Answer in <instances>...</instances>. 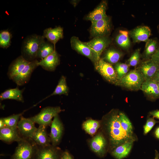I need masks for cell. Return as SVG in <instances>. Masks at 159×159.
<instances>
[{"mask_svg":"<svg viewBox=\"0 0 159 159\" xmlns=\"http://www.w3.org/2000/svg\"><path fill=\"white\" fill-rule=\"evenodd\" d=\"M107 128L110 141L115 148L127 142L134 140L132 135L127 132L123 128L119 114L113 112L107 121Z\"/></svg>","mask_w":159,"mask_h":159,"instance_id":"6da1fadb","label":"cell"},{"mask_svg":"<svg viewBox=\"0 0 159 159\" xmlns=\"http://www.w3.org/2000/svg\"><path fill=\"white\" fill-rule=\"evenodd\" d=\"M44 39L43 36L36 34L27 37L22 44L21 56L29 62L36 59L40 45Z\"/></svg>","mask_w":159,"mask_h":159,"instance_id":"7a4b0ae2","label":"cell"},{"mask_svg":"<svg viewBox=\"0 0 159 159\" xmlns=\"http://www.w3.org/2000/svg\"><path fill=\"white\" fill-rule=\"evenodd\" d=\"M18 143L11 159H32L35 155L38 148L32 139L24 138Z\"/></svg>","mask_w":159,"mask_h":159,"instance_id":"3957f363","label":"cell"},{"mask_svg":"<svg viewBox=\"0 0 159 159\" xmlns=\"http://www.w3.org/2000/svg\"><path fill=\"white\" fill-rule=\"evenodd\" d=\"M145 81L142 75L136 69L131 70L117 82L116 85L131 91L140 90Z\"/></svg>","mask_w":159,"mask_h":159,"instance_id":"277c9868","label":"cell"},{"mask_svg":"<svg viewBox=\"0 0 159 159\" xmlns=\"http://www.w3.org/2000/svg\"><path fill=\"white\" fill-rule=\"evenodd\" d=\"M62 111L60 107H47L42 109L37 115L29 118L35 123L46 127L52 122V119Z\"/></svg>","mask_w":159,"mask_h":159,"instance_id":"5b68a950","label":"cell"},{"mask_svg":"<svg viewBox=\"0 0 159 159\" xmlns=\"http://www.w3.org/2000/svg\"><path fill=\"white\" fill-rule=\"evenodd\" d=\"M70 43L72 49L88 57L95 66L97 64L100 59L95 52L85 42H82L77 37L73 36L70 39Z\"/></svg>","mask_w":159,"mask_h":159,"instance_id":"8992f818","label":"cell"},{"mask_svg":"<svg viewBox=\"0 0 159 159\" xmlns=\"http://www.w3.org/2000/svg\"><path fill=\"white\" fill-rule=\"evenodd\" d=\"M95 67L96 70L107 81L116 85L118 82L117 74L112 64L100 58Z\"/></svg>","mask_w":159,"mask_h":159,"instance_id":"52a82bcc","label":"cell"},{"mask_svg":"<svg viewBox=\"0 0 159 159\" xmlns=\"http://www.w3.org/2000/svg\"><path fill=\"white\" fill-rule=\"evenodd\" d=\"M110 19L108 16L102 20L92 23L91 34L94 37L107 36L111 30Z\"/></svg>","mask_w":159,"mask_h":159,"instance_id":"ba28073f","label":"cell"},{"mask_svg":"<svg viewBox=\"0 0 159 159\" xmlns=\"http://www.w3.org/2000/svg\"><path fill=\"white\" fill-rule=\"evenodd\" d=\"M143 76L145 81L153 80L159 66L151 59L141 62L136 69Z\"/></svg>","mask_w":159,"mask_h":159,"instance_id":"9c48e42d","label":"cell"},{"mask_svg":"<svg viewBox=\"0 0 159 159\" xmlns=\"http://www.w3.org/2000/svg\"><path fill=\"white\" fill-rule=\"evenodd\" d=\"M35 123L29 118L21 117L17 124V129L21 136L26 139H31L36 130Z\"/></svg>","mask_w":159,"mask_h":159,"instance_id":"30bf717a","label":"cell"},{"mask_svg":"<svg viewBox=\"0 0 159 159\" xmlns=\"http://www.w3.org/2000/svg\"><path fill=\"white\" fill-rule=\"evenodd\" d=\"M38 62L36 59L30 62L21 72L14 77L12 80L18 86H21L27 83L29 81L33 71L39 66Z\"/></svg>","mask_w":159,"mask_h":159,"instance_id":"8fae6325","label":"cell"},{"mask_svg":"<svg viewBox=\"0 0 159 159\" xmlns=\"http://www.w3.org/2000/svg\"><path fill=\"white\" fill-rule=\"evenodd\" d=\"M110 42V39L107 36L95 37L90 41L85 43L95 52L100 59L102 52Z\"/></svg>","mask_w":159,"mask_h":159,"instance_id":"7c38bea8","label":"cell"},{"mask_svg":"<svg viewBox=\"0 0 159 159\" xmlns=\"http://www.w3.org/2000/svg\"><path fill=\"white\" fill-rule=\"evenodd\" d=\"M63 128L58 115L54 117L51 124L50 140L54 145H57L61 139Z\"/></svg>","mask_w":159,"mask_h":159,"instance_id":"4fadbf2b","label":"cell"},{"mask_svg":"<svg viewBox=\"0 0 159 159\" xmlns=\"http://www.w3.org/2000/svg\"><path fill=\"white\" fill-rule=\"evenodd\" d=\"M17 129L8 127L0 128V139L8 143L14 141L17 142L23 140Z\"/></svg>","mask_w":159,"mask_h":159,"instance_id":"5bb4252c","label":"cell"},{"mask_svg":"<svg viewBox=\"0 0 159 159\" xmlns=\"http://www.w3.org/2000/svg\"><path fill=\"white\" fill-rule=\"evenodd\" d=\"M141 90L150 100L159 98V90L157 83L153 80L145 81L141 85Z\"/></svg>","mask_w":159,"mask_h":159,"instance_id":"9a60e30c","label":"cell"},{"mask_svg":"<svg viewBox=\"0 0 159 159\" xmlns=\"http://www.w3.org/2000/svg\"><path fill=\"white\" fill-rule=\"evenodd\" d=\"M30 62L21 55L12 61L9 66L7 75L10 80L18 74Z\"/></svg>","mask_w":159,"mask_h":159,"instance_id":"2e32d148","label":"cell"},{"mask_svg":"<svg viewBox=\"0 0 159 159\" xmlns=\"http://www.w3.org/2000/svg\"><path fill=\"white\" fill-rule=\"evenodd\" d=\"M150 28L146 26H140L131 30L129 34L133 42H146L151 35Z\"/></svg>","mask_w":159,"mask_h":159,"instance_id":"e0dca14e","label":"cell"},{"mask_svg":"<svg viewBox=\"0 0 159 159\" xmlns=\"http://www.w3.org/2000/svg\"><path fill=\"white\" fill-rule=\"evenodd\" d=\"M59 62V57L55 50L52 54L39 61L38 65L45 70L53 71Z\"/></svg>","mask_w":159,"mask_h":159,"instance_id":"ac0fdd59","label":"cell"},{"mask_svg":"<svg viewBox=\"0 0 159 159\" xmlns=\"http://www.w3.org/2000/svg\"><path fill=\"white\" fill-rule=\"evenodd\" d=\"M46 128V127L44 126L39 125L32 138V139L36 145L41 147L50 145V139L48 136Z\"/></svg>","mask_w":159,"mask_h":159,"instance_id":"d6986e66","label":"cell"},{"mask_svg":"<svg viewBox=\"0 0 159 159\" xmlns=\"http://www.w3.org/2000/svg\"><path fill=\"white\" fill-rule=\"evenodd\" d=\"M106 141L103 136L101 134L96 135L91 140L90 146L94 152L101 156L106 153Z\"/></svg>","mask_w":159,"mask_h":159,"instance_id":"ffe728a7","label":"cell"},{"mask_svg":"<svg viewBox=\"0 0 159 159\" xmlns=\"http://www.w3.org/2000/svg\"><path fill=\"white\" fill-rule=\"evenodd\" d=\"M107 3L106 1H103L92 11L89 14L86 19L92 23L102 20L107 17L106 10Z\"/></svg>","mask_w":159,"mask_h":159,"instance_id":"44dd1931","label":"cell"},{"mask_svg":"<svg viewBox=\"0 0 159 159\" xmlns=\"http://www.w3.org/2000/svg\"><path fill=\"white\" fill-rule=\"evenodd\" d=\"M43 36L55 47L57 42L63 37V29L60 26L47 28L44 31Z\"/></svg>","mask_w":159,"mask_h":159,"instance_id":"7402d4cb","label":"cell"},{"mask_svg":"<svg viewBox=\"0 0 159 159\" xmlns=\"http://www.w3.org/2000/svg\"><path fill=\"white\" fill-rule=\"evenodd\" d=\"M134 141H128L116 147L112 152V155L117 159L126 158L131 151Z\"/></svg>","mask_w":159,"mask_h":159,"instance_id":"603a6c76","label":"cell"},{"mask_svg":"<svg viewBox=\"0 0 159 159\" xmlns=\"http://www.w3.org/2000/svg\"><path fill=\"white\" fill-rule=\"evenodd\" d=\"M23 91V90H20L18 87L7 89L1 93L0 100H13L23 102H24Z\"/></svg>","mask_w":159,"mask_h":159,"instance_id":"cb8c5ba5","label":"cell"},{"mask_svg":"<svg viewBox=\"0 0 159 159\" xmlns=\"http://www.w3.org/2000/svg\"><path fill=\"white\" fill-rule=\"evenodd\" d=\"M36 159H58L56 150L50 145L38 149L35 154Z\"/></svg>","mask_w":159,"mask_h":159,"instance_id":"d4e9b609","label":"cell"},{"mask_svg":"<svg viewBox=\"0 0 159 159\" xmlns=\"http://www.w3.org/2000/svg\"><path fill=\"white\" fill-rule=\"evenodd\" d=\"M146 42L145 49L142 55L144 60L151 59L159 48V42L156 38L149 39Z\"/></svg>","mask_w":159,"mask_h":159,"instance_id":"484cf974","label":"cell"},{"mask_svg":"<svg viewBox=\"0 0 159 159\" xmlns=\"http://www.w3.org/2000/svg\"><path fill=\"white\" fill-rule=\"evenodd\" d=\"M122 56V53L120 51L115 49L110 48L106 51L102 59L112 65L118 62Z\"/></svg>","mask_w":159,"mask_h":159,"instance_id":"4316f807","label":"cell"},{"mask_svg":"<svg viewBox=\"0 0 159 159\" xmlns=\"http://www.w3.org/2000/svg\"><path fill=\"white\" fill-rule=\"evenodd\" d=\"M55 48L54 45L44 40L40 45L37 58L44 59L53 53L55 50Z\"/></svg>","mask_w":159,"mask_h":159,"instance_id":"83f0119b","label":"cell"},{"mask_svg":"<svg viewBox=\"0 0 159 159\" xmlns=\"http://www.w3.org/2000/svg\"><path fill=\"white\" fill-rule=\"evenodd\" d=\"M129 35L127 31L120 30L115 38V41L118 45L124 49H128L130 44Z\"/></svg>","mask_w":159,"mask_h":159,"instance_id":"f1b7e54d","label":"cell"},{"mask_svg":"<svg viewBox=\"0 0 159 159\" xmlns=\"http://www.w3.org/2000/svg\"><path fill=\"white\" fill-rule=\"evenodd\" d=\"M68 92L69 88L67 84L66 77L62 76L59 80L58 84L53 93L43 100L54 95H67Z\"/></svg>","mask_w":159,"mask_h":159,"instance_id":"f546056e","label":"cell"},{"mask_svg":"<svg viewBox=\"0 0 159 159\" xmlns=\"http://www.w3.org/2000/svg\"><path fill=\"white\" fill-rule=\"evenodd\" d=\"M23 113L13 114L7 117H2L4 124V127L17 129L18 122Z\"/></svg>","mask_w":159,"mask_h":159,"instance_id":"4dcf8cb0","label":"cell"},{"mask_svg":"<svg viewBox=\"0 0 159 159\" xmlns=\"http://www.w3.org/2000/svg\"><path fill=\"white\" fill-rule=\"evenodd\" d=\"M100 124L97 121L90 119L85 122L83 127L87 133L91 135H94L99 127Z\"/></svg>","mask_w":159,"mask_h":159,"instance_id":"1f68e13d","label":"cell"},{"mask_svg":"<svg viewBox=\"0 0 159 159\" xmlns=\"http://www.w3.org/2000/svg\"><path fill=\"white\" fill-rule=\"evenodd\" d=\"M12 34L7 30H1L0 32V47L6 49L11 45Z\"/></svg>","mask_w":159,"mask_h":159,"instance_id":"d6a6232c","label":"cell"},{"mask_svg":"<svg viewBox=\"0 0 159 159\" xmlns=\"http://www.w3.org/2000/svg\"><path fill=\"white\" fill-rule=\"evenodd\" d=\"M129 66L126 63L118 62L114 66L118 81L125 76L129 72Z\"/></svg>","mask_w":159,"mask_h":159,"instance_id":"836d02e7","label":"cell"},{"mask_svg":"<svg viewBox=\"0 0 159 159\" xmlns=\"http://www.w3.org/2000/svg\"><path fill=\"white\" fill-rule=\"evenodd\" d=\"M121 125L123 129L128 134L132 135V127L129 119L123 112L119 113Z\"/></svg>","mask_w":159,"mask_h":159,"instance_id":"e575fe53","label":"cell"},{"mask_svg":"<svg viewBox=\"0 0 159 159\" xmlns=\"http://www.w3.org/2000/svg\"><path fill=\"white\" fill-rule=\"evenodd\" d=\"M141 55L140 49H136L128 59L126 64L129 66H136L139 63Z\"/></svg>","mask_w":159,"mask_h":159,"instance_id":"d590c367","label":"cell"},{"mask_svg":"<svg viewBox=\"0 0 159 159\" xmlns=\"http://www.w3.org/2000/svg\"><path fill=\"white\" fill-rule=\"evenodd\" d=\"M157 122L154 120L153 117L148 118L144 127V134H146L148 133Z\"/></svg>","mask_w":159,"mask_h":159,"instance_id":"8d00e7d4","label":"cell"},{"mask_svg":"<svg viewBox=\"0 0 159 159\" xmlns=\"http://www.w3.org/2000/svg\"><path fill=\"white\" fill-rule=\"evenodd\" d=\"M151 59L159 66V48L156 52L152 56Z\"/></svg>","mask_w":159,"mask_h":159,"instance_id":"74e56055","label":"cell"},{"mask_svg":"<svg viewBox=\"0 0 159 159\" xmlns=\"http://www.w3.org/2000/svg\"><path fill=\"white\" fill-rule=\"evenodd\" d=\"M59 159H72V158L67 151L64 152L61 156Z\"/></svg>","mask_w":159,"mask_h":159,"instance_id":"f35d334b","label":"cell"},{"mask_svg":"<svg viewBox=\"0 0 159 159\" xmlns=\"http://www.w3.org/2000/svg\"><path fill=\"white\" fill-rule=\"evenodd\" d=\"M149 114L153 117H155L159 119V110L152 111L150 112Z\"/></svg>","mask_w":159,"mask_h":159,"instance_id":"ab89813d","label":"cell"},{"mask_svg":"<svg viewBox=\"0 0 159 159\" xmlns=\"http://www.w3.org/2000/svg\"><path fill=\"white\" fill-rule=\"evenodd\" d=\"M153 80L157 82H159V69L157 72Z\"/></svg>","mask_w":159,"mask_h":159,"instance_id":"60d3db41","label":"cell"},{"mask_svg":"<svg viewBox=\"0 0 159 159\" xmlns=\"http://www.w3.org/2000/svg\"><path fill=\"white\" fill-rule=\"evenodd\" d=\"M4 127V124L2 118L0 119V128Z\"/></svg>","mask_w":159,"mask_h":159,"instance_id":"b9f144b4","label":"cell"},{"mask_svg":"<svg viewBox=\"0 0 159 159\" xmlns=\"http://www.w3.org/2000/svg\"><path fill=\"white\" fill-rule=\"evenodd\" d=\"M155 134L156 137L159 139V127L156 129Z\"/></svg>","mask_w":159,"mask_h":159,"instance_id":"7bdbcfd3","label":"cell"},{"mask_svg":"<svg viewBox=\"0 0 159 159\" xmlns=\"http://www.w3.org/2000/svg\"><path fill=\"white\" fill-rule=\"evenodd\" d=\"M154 159H159V153L156 150L155 151V155Z\"/></svg>","mask_w":159,"mask_h":159,"instance_id":"ee69618b","label":"cell"},{"mask_svg":"<svg viewBox=\"0 0 159 159\" xmlns=\"http://www.w3.org/2000/svg\"><path fill=\"white\" fill-rule=\"evenodd\" d=\"M158 29L159 33V25L158 26Z\"/></svg>","mask_w":159,"mask_h":159,"instance_id":"f6af8a7d","label":"cell"},{"mask_svg":"<svg viewBox=\"0 0 159 159\" xmlns=\"http://www.w3.org/2000/svg\"><path fill=\"white\" fill-rule=\"evenodd\" d=\"M157 84H158V89H159V82H157Z\"/></svg>","mask_w":159,"mask_h":159,"instance_id":"bcb514c9","label":"cell"}]
</instances>
